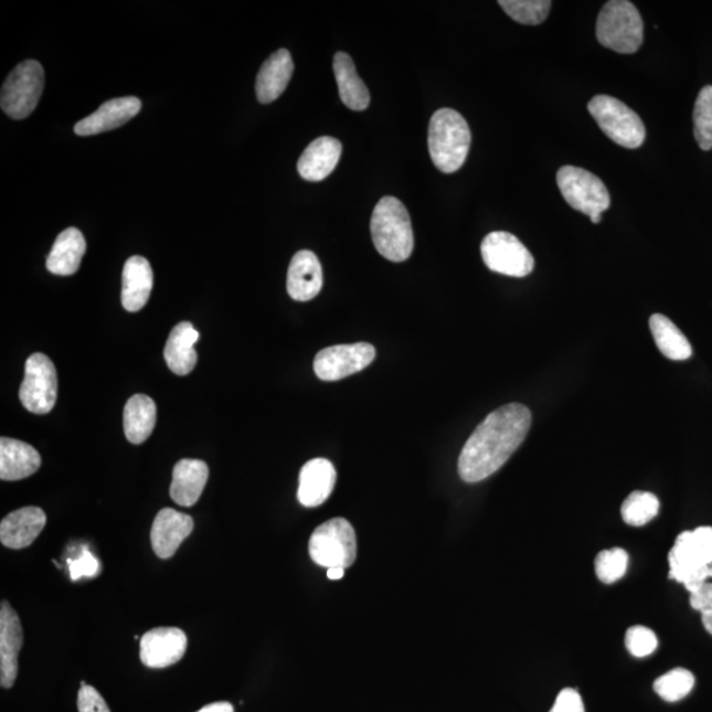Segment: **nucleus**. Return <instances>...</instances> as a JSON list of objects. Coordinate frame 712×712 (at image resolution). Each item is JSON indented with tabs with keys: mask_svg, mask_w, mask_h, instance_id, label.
Masks as SVG:
<instances>
[{
	"mask_svg": "<svg viewBox=\"0 0 712 712\" xmlns=\"http://www.w3.org/2000/svg\"><path fill=\"white\" fill-rule=\"evenodd\" d=\"M531 425L532 413L522 404H508L490 413L460 451L459 477L466 483L491 477L524 443Z\"/></svg>",
	"mask_w": 712,
	"mask_h": 712,
	"instance_id": "f257e3e1",
	"label": "nucleus"
},
{
	"mask_svg": "<svg viewBox=\"0 0 712 712\" xmlns=\"http://www.w3.org/2000/svg\"><path fill=\"white\" fill-rule=\"evenodd\" d=\"M471 146V131L466 119L453 108L433 114L427 134V147L433 164L443 173H454L464 167Z\"/></svg>",
	"mask_w": 712,
	"mask_h": 712,
	"instance_id": "f03ea898",
	"label": "nucleus"
},
{
	"mask_svg": "<svg viewBox=\"0 0 712 712\" xmlns=\"http://www.w3.org/2000/svg\"><path fill=\"white\" fill-rule=\"evenodd\" d=\"M372 242L378 253L391 262L410 259L415 236L408 210L395 196L380 200L371 219Z\"/></svg>",
	"mask_w": 712,
	"mask_h": 712,
	"instance_id": "7ed1b4c3",
	"label": "nucleus"
},
{
	"mask_svg": "<svg viewBox=\"0 0 712 712\" xmlns=\"http://www.w3.org/2000/svg\"><path fill=\"white\" fill-rule=\"evenodd\" d=\"M670 578L694 593L712 576V527L678 535L669 553Z\"/></svg>",
	"mask_w": 712,
	"mask_h": 712,
	"instance_id": "20e7f679",
	"label": "nucleus"
},
{
	"mask_svg": "<svg viewBox=\"0 0 712 712\" xmlns=\"http://www.w3.org/2000/svg\"><path fill=\"white\" fill-rule=\"evenodd\" d=\"M596 39L617 53L633 54L644 42V23L639 10L627 0H609L596 20Z\"/></svg>",
	"mask_w": 712,
	"mask_h": 712,
	"instance_id": "39448f33",
	"label": "nucleus"
},
{
	"mask_svg": "<svg viewBox=\"0 0 712 712\" xmlns=\"http://www.w3.org/2000/svg\"><path fill=\"white\" fill-rule=\"evenodd\" d=\"M588 113L609 139L628 149H636L646 141L647 130L633 108L609 95H596L588 102Z\"/></svg>",
	"mask_w": 712,
	"mask_h": 712,
	"instance_id": "423d86ee",
	"label": "nucleus"
},
{
	"mask_svg": "<svg viewBox=\"0 0 712 712\" xmlns=\"http://www.w3.org/2000/svg\"><path fill=\"white\" fill-rule=\"evenodd\" d=\"M557 184L568 206L602 222V214L612 206V195L603 181L586 169L566 166L557 172Z\"/></svg>",
	"mask_w": 712,
	"mask_h": 712,
	"instance_id": "0eeeda50",
	"label": "nucleus"
},
{
	"mask_svg": "<svg viewBox=\"0 0 712 712\" xmlns=\"http://www.w3.org/2000/svg\"><path fill=\"white\" fill-rule=\"evenodd\" d=\"M309 554L318 566L348 568L357 560L354 528L342 518L323 522L311 534Z\"/></svg>",
	"mask_w": 712,
	"mask_h": 712,
	"instance_id": "6e6552de",
	"label": "nucleus"
},
{
	"mask_svg": "<svg viewBox=\"0 0 712 712\" xmlns=\"http://www.w3.org/2000/svg\"><path fill=\"white\" fill-rule=\"evenodd\" d=\"M44 70L35 60L23 61L6 79L0 106L10 118L22 120L35 111L44 91Z\"/></svg>",
	"mask_w": 712,
	"mask_h": 712,
	"instance_id": "1a4fd4ad",
	"label": "nucleus"
},
{
	"mask_svg": "<svg viewBox=\"0 0 712 712\" xmlns=\"http://www.w3.org/2000/svg\"><path fill=\"white\" fill-rule=\"evenodd\" d=\"M59 392L57 371L50 358L36 352L25 362V375L19 397L24 408L45 415L54 408Z\"/></svg>",
	"mask_w": 712,
	"mask_h": 712,
	"instance_id": "9d476101",
	"label": "nucleus"
},
{
	"mask_svg": "<svg viewBox=\"0 0 712 712\" xmlns=\"http://www.w3.org/2000/svg\"><path fill=\"white\" fill-rule=\"evenodd\" d=\"M481 257L492 273L525 277L532 274L534 259L517 236L507 232L488 234L480 246Z\"/></svg>",
	"mask_w": 712,
	"mask_h": 712,
	"instance_id": "9b49d317",
	"label": "nucleus"
},
{
	"mask_svg": "<svg viewBox=\"0 0 712 712\" xmlns=\"http://www.w3.org/2000/svg\"><path fill=\"white\" fill-rule=\"evenodd\" d=\"M375 357L376 350L371 343L331 346L318 352L315 372L323 382H337L368 369Z\"/></svg>",
	"mask_w": 712,
	"mask_h": 712,
	"instance_id": "f8f14e48",
	"label": "nucleus"
},
{
	"mask_svg": "<svg viewBox=\"0 0 712 712\" xmlns=\"http://www.w3.org/2000/svg\"><path fill=\"white\" fill-rule=\"evenodd\" d=\"M187 648L184 630L173 627L155 628L141 637L140 660L148 668H168L185 656Z\"/></svg>",
	"mask_w": 712,
	"mask_h": 712,
	"instance_id": "ddd939ff",
	"label": "nucleus"
},
{
	"mask_svg": "<svg viewBox=\"0 0 712 712\" xmlns=\"http://www.w3.org/2000/svg\"><path fill=\"white\" fill-rule=\"evenodd\" d=\"M23 646V627L7 601L0 607V684L12 688L18 677V656Z\"/></svg>",
	"mask_w": 712,
	"mask_h": 712,
	"instance_id": "4468645a",
	"label": "nucleus"
},
{
	"mask_svg": "<svg viewBox=\"0 0 712 712\" xmlns=\"http://www.w3.org/2000/svg\"><path fill=\"white\" fill-rule=\"evenodd\" d=\"M194 521L189 514L164 508L156 517L152 531V548L161 560L171 559L179 551L180 545L193 532Z\"/></svg>",
	"mask_w": 712,
	"mask_h": 712,
	"instance_id": "2eb2a0df",
	"label": "nucleus"
},
{
	"mask_svg": "<svg viewBox=\"0 0 712 712\" xmlns=\"http://www.w3.org/2000/svg\"><path fill=\"white\" fill-rule=\"evenodd\" d=\"M141 108V102L137 97L114 98L105 102L97 111L89 117L79 120L74 126V132L78 137H92L102 132L115 130L137 117Z\"/></svg>",
	"mask_w": 712,
	"mask_h": 712,
	"instance_id": "dca6fc26",
	"label": "nucleus"
},
{
	"mask_svg": "<svg viewBox=\"0 0 712 712\" xmlns=\"http://www.w3.org/2000/svg\"><path fill=\"white\" fill-rule=\"evenodd\" d=\"M334 465L325 458H316L305 464L298 479L297 499L304 507L315 508L327 501L336 487Z\"/></svg>",
	"mask_w": 712,
	"mask_h": 712,
	"instance_id": "f3484780",
	"label": "nucleus"
},
{
	"mask_svg": "<svg viewBox=\"0 0 712 712\" xmlns=\"http://www.w3.org/2000/svg\"><path fill=\"white\" fill-rule=\"evenodd\" d=\"M323 270L320 261L309 249L298 251L289 264L287 289L296 301L307 302L320 294Z\"/></svg>",
	"mask_w": 712,
	"mask_h": 712,
	"instance_id": "a211bd4d",
	"label": "nucleus"
},
{
	"mask_svg": "<svg viewBox=\"0 0 712 712\" xmlns=\"http://www.w3.org/2000/svg\"><path fill=\"white\" fill-rule=\"evenodd\" d=\"M46 524V514L39 507L20 508L2 520L0 541L6 548H29Z\"/></svg>",
	"mask_w": 712,
	"mask_h": 712,
	"instance_id": "6ab92c4d",
	"label": "nucleus"
},
{
	"mask_svg": "<svg viewBox=\"0 0 712 712\" xmlns=\"http://www.w3.org/2000/svg\"><path fill=\"white\" fill-rule=\"evenodd\" d=\"M341 155V141L330 137L318 138L310 142L298 160V173L307 181H322L334 171Z\"/></svg>",
	"mask_w": 712,
	"mask_h": 712,
	"instance_id": "aec40b11",
	"label": "nucleus"
},
{
	"mask_svg": "<svg viewBox=\"0 0 712 712\" xmlns=\"http://www.w3.org/2000/svg\"><path fill=\"white\" fill-rule=\"evenodd\" d=\"M295 64L287 50H279L266 60L256 77V97L267 105L280 97L291 76Z\"/></svg>",
	"mask_w": 712,
	"mask_h": 712,
	"instance_id": "412c9836",
	"label": "nucleus"
},
{
	"mask_svg": "<svg viewBox=\"0 0 712 712\" xmlns=\"http://www.w3.org/2000/svg\"><path fill=\"white\" fill-rule=\"evenodd\" d=\"M40 466L42 457L35 447L19 439H0V479L22 480L35 474Z\"/></svg>",
	"mask_w": 712,
	"mask_h": 712,
	"instance_id": "4be33fe9",
	"label": "nucleus"
},
{
	"mask_svg": "<svg viewBox=\"0 0 712 712\" xmlns=\"http://www.w3.org/2000/svg\"><path fill=\"white\" fill-rule=\"evenodd\" d=\"M153 288L151 264L142 256H131L125 264L121 304L127 311H139L146 307Z\"/></svg>",
	"mask_w": 712,
	"mask_h": 712,
	"instance_id": "5701e85b",
	"label": "nucleus"
},
{
	"mask_svg": "<svg viewBox=\"0 0 712 712\" xmlns=\"http://www.w3.org/2000/svg\"><path fill=\"white\" fill-rule=\"evenodd\" d=\"M209 479V467L203 460L181 459L173 469L171 498L181 507H192L200 500Z\"/></svg>",
	"mask_w": 712,
	"mask_h": 712,
	"instance_id": "b1692460",
	"label": "nucleus"
},
{
	"mask_svg": "<svg viewBox=\"0 0 712 712\" xmlns=\"http://www.w3.org/2000/svg\"><path fill=\"white\" fill-rule=\"evenodd\" d=\"M86 253L84 234L76 227L64 230L46 257V268L53 275L71 276L77 273Z\"/></svg>",
	"mask_w": 712,
	"mask_h": 712,
	"instance_id": "393cba45",
	"label": "nucleus"
},
{
	"mask_svg": "<svg viewBox=\"0 0 712 712\" xmlns=\"http://www.w3.org/2000/svg\"><path fill=\"white\" fill-rule=\"evenodd\" d=\"M199 338L200 332L190 322H180L169 334L164 358L169 370L176 375L185 376L194 370L199 359L194 344Z\"/></svg>",
	"mask_w": 712,
	"mask_h": 712,
	"instance_id": "a878e982",
	"label": "nucleus"
},
{
	"mask_svg": "<svg viewBox=\"0 0 712 712\" xmlns=\"http://www.w3.org/2000/svg\"><path fill=\"white\" fill-rule=\"evenodd\" d=\"M339 97L350 110L363 111L370 106V93L361 77L358 76L354 61L348 53L338 52L332 61Z\"/></svg>",
	"mask_w": 712,
	"mask_h": 712,
	"instance_id": "bb28decb",
	"label": "nucleus"
},
{
	"mask_svg": "<svg viewBox=\"0 0 712 712\" xmlns=\"http://www.w3.org/2000/svg\"><path fill=\"white\" fill-rule=\"evenodd\" d=\"M125 434L134 445L146 443L156 425V404L151 397L135 395L128 400L124 413Z\"/></svg>",
	"mask_w": 712,
	"mask_h": 712,
	"instance_id": "cd10ccee",
	"label": "nucleus"
},
{
	"mask_svg": "<svg viewBox=\"0 0 712 712\" xmlns=\"http://www.w3.org/2000/svg\"><path fill=\"white\" fill-rule=\"evenodd\" d=\"M649 328L652 331L657 348L670 361H687L693 354V349H691L688 338L668 317L653 315L649 318Z\"/></svg>",
	"mask_w": 712,
	"mask_h": 712,
	"instance_id": "c85d7f7f",
	"label": "nucleus"
},
{
	"mask_svg": "<svg viewBox=\"0 0 712 712\" xmlns=\"http://www.w3.org/2000/svg\"><path fill=\"white\" fill-rule=\"evenodd\" d=\"M660 511V501L656 495L646 491H635L624 500L621 518L626 524L642 527L652 521Z\"/></svg>",
	"mask_w": 712,
	"mask_h": 712,
	"instance_id": "c756f323",
	"label": "nucleus"
},
{
	"mask_svg": "<svg viewBox=\"0 0 712 712\" xmlns=\"http://www.w3.org/2000/svg\"><path fill=\"white\" fill-rule=\"evenodd\" d=\"M695 684V678L691 671L683 668H677L668 671L667 674L657 678L653 688L663 701L669 703L683 700L690 694Z\"/></svg>",
	"mask_w": 712,
	"mask_h": 712,
	"instance_id": "7c9ffc66",
	"label": "nucleus"
},
{
	"mask_svg": "<svg viewBox=\"0 0 712 712\" xmlns=\"http://www.w3.org/2000/svg\"><path fill=\"white\" fill-rule=\"evenodd\" d=\"M499 4L514 22L525 25L544 23L552 9L551 0H500Z\"/></svg>",
	"mask_w": 712,
	"mask_h": 712,
	"instance_id": "2f4dec72",
	"label": "nucleus"
},
{
	"mask_svg": "<svg viewBox=\"0 0 712 712\" xmlns=\"http://www.w3.org/2000/svg\"><path fill=\"white\" fill-rule=\"evenodd\" d=\"M694 138L703 151L712 149V86H704L694 106Z\"/></svg>",
	"mask_w": 712,
	"mask_h": 712,
	"instance_id": "473e14b6",
	"label": "nucleus"
},
{
	"mask_svg": "<svg viewBox=\"0 0 712 712\" xmlns=\"http://www.w3.org/2000/svg\"><path fill=\"white\" fill-rule=\"evenodd\" d=\"M629 557L626 551L620 548L608 549L596 555V576L606 585H612L623 578L627 573Z\"/></svg>",
	"mask_w": 712,
	"mask_h": 712,
	"instance_id": "72a5a7b5",
	"label": "nucleus"
},
{
	"mask_svg": "<svg viewBox=\"0 0 712 712\" xmlns=\"http://www.w3.org/2000/svg\"><path fill=\"white\" fill-rule=\"evenodd\" d=\"M659 646L652 629L642 626L629 628L626 635V647L628 652L635 657H647L652 655Z\"/></svg>",
	"mask_w": 712,
	"mask_h": 712,
	"instance_id": "f704fd0d",
	"label": "nucleus"
},
{
	"mask_svg": "<svg viewBox=\"0 0 712 712\" xmlns=\"http://www.w3.org/2000/svg\"><path fill=\"white\" fill-rule=\"evenodd\" d=\"M71 568L72 581L83 578V576H95L100 572L99 562L89 551L83 552L77 560L67 561Z\"/></svg>",
	"mask_w": 712,
	"mask_h": 712,
	"instance_id": "c9c22d12",
	"label": "nucleus"
},
{
	"mask_svg": "<svg viewBox=\"0 0 712 712\" xmlns=\"http://www.w3.org/2000/svg\"><path fill=\"white\" fill-rule=\"evenodd\" d=\"M78 711L79 712H111L107 703L97 690L89 684L81 687L78 691Z\"/></svg>",
	"mask_w": 712,
	"mask_h": 712,
	"instance_id": "e433bc0d",
	"label": "nucleus"
},
{
	"mask_svg": "<svg viewBox=\"0 0 712 712\" xmlns=\"http://www.w3.org/2000/svg\"><path fill=\"white\" fill-rule=\"evenodd\" d=\"M551 712H585V704L578 691L564 689L555 698Z\"/></svg>",
	"mask_w": 712,
	"mask_h": 712,
	"instance_id": "4c0bfd02",
	"label": "nucleus"
},
{
	"mask_svg": "<svg viewBox=\"0 0 712 712\" xmlns=\"http://www.w3.org/2000/svg\"><path fill=\"white\" fill-rule=\"evenodd\" d=\"M690 606L702 616L712 614V583H704L701 588L690 594Z\"/></svg>",
	"mask_w": 712,
	"mask_h": 712,
	"instance_id": "58836bf2",
	"label": "nucleus"
},
{
	"mask_svg": "<svg viewBox=\"0 0 712 712\" xmlns=\"http://www.w3.org/2000/svg\"><path fill=\"white\" fill-rule=\"evenodd\" d=\"M196 712H234V708L232 703L216 702V703L208 704V706L202 708L200 711H196Z\"/></svg>",
	"mask_w": 712,
	"mask_h": 712,
	"instance_id": "ea45409f",
	"label": "nucleus"
},
{
	"mask_svg": "<svg viewBox=\"0 0 712 712\" xmlns=\"http://www.w3.org/2000/svg\"><path fill=\"white\" fill-rule=\"evenodd\" d=\"M344 568L343 567H331L328 568V578L330 581H339L343 578Z\"/></svg>",
	"mask_w": 712,
	"mask_h": 712,
	"instance_id": "a19ab883",
	"label": "nucleus"
}]
</instances>
